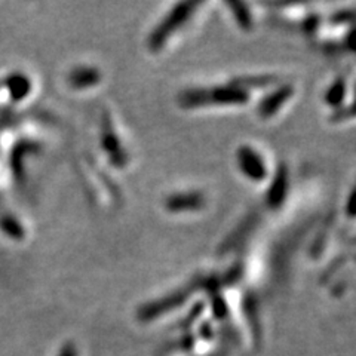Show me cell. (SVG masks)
I'll list each match as a JSON object with an SVG mask.
<instances>
[{"label":"cell","mask_w":356,"mask_h":356,"mask_svg":"<svg viewBox=\"0 0 356 356\" xmlns=\"http://www.w3.org/2000/svg\"><path fill=\"white\" fill-rule=\"evenodd\" d=\"M103 79V74L97 67H88L79 65L73 69L69 76H67V82L74 89H86L98 85Z\"/></svg>","instance_id":"obj_9"},{"label":"cell","mask_w":356,"mask_h":356,"mask_svg":"<svg viewBox=\"0 0 356 356\" xmlns=\"http://www.w3.org/2000/svg\"><path fill=\"white\" fill-rule=\"evenodd\" d=\"M236 162L242 174L252 181H263L267 178V166L263 156L250 146H241L236 152Z\"/></svg>","instance_id":"obj_5"},{"label":"cell","mask_w":356,"mask_h":356,"mask_svg":"<svg viewBox=\"0 0 356 356\" xmlns=\"http://www.w3.org/2000/svg\"><path fill=\"white\" fill-rule=\"evenodd\" d=\"M330 21L334 24H346V22H353V10H337L330 17Z\"/></svg>","instance_id":"obj_16"},{"label":"cell","mask_w":356,"mask_h":356,"mask_svg":"<svg viewBox=\"0 0 356 356\" xmlns=\"http://www.w3.org/2000/svg\"><path fill=\"white\" fill-rule=\"evenodd\" d=\"M319 26H321V18L318 15H310L303 22V29L306 33H309V35L310 33H315Z\"/></svg>","instance_id":"obj_17"},{"label":"cell","mask_w":356,"mask_h":356,"mask_svg":"<svg viewBox=\"0 0 356 356\" xmlns=\"http://www.w3.org/2000/svg\"><path fill=\"white\" fill-rule=\"evenodd\" d=\"M199 2H181L177 3L168 15H165L156 29L152 30L150 36L147 39V47L152 52H159L163 44L168 42V39L174 33L184 26V22L193 15Z\"/></svg>","instance_id":"obj_2"},{"label":"cell","mask_w":356,"mask_h":356,"mask_svg":"<svg viewBox=\"0 0 356 356\" xmlns=\"http://www.w3.org/2000/svg\"><path fill=\"white\" fill-rule=\"evenodd\" d=\"M280 82V76L276 74H250V76H236L229 82L230 86H235L239 89H260V88H267V86H273Z\"/></svg>","instance_id":"obj_10"},{"label":"cell","mask_w":356,"mask_h":356,"mask_svg":"<svg viewBox=\"0 0 356 356\" xmlns=\"http://www.w3.org/2000/svg\"><path fill=\"white\" fill-rule=\"evenodd\" d=\"M205 195L200 192H183L174 193L165 199V208L170 213H186V211H197L205 207Z\"/></svg>","instance_id":"obj_8"},{"label":"cell","mask_w":356,"mask_h":356,"mask_svg":"<svg viewBox=\"0 0 356 356\" xmlns=\"http://www.w3.org/2000/svg\"><path fill=\"white\" fill-rule=\"evenodd\" d=\"M293 94H294V86L291 83H282L277 88H275L269 95H266L259 103L257 106L259 116L263 119H267L276 115L288 99L293 97Z\"/></svg>","instance_id":"obj_6"},{"label":"cell","mask_w":356,"mask_h":356,"mask_svg":"<svg viewBox=\"0 0 356 356\" xmlns=\"http://www.w3.org/2000/svg\"><path fill=\"white\" fill-rule=\"evenodd\" d=\"M102 147L107 153L110 162L113 163L116 168H125L129 161L128 153L122 147L120 140L108 115H104L102 119Z\"/></svg>","instance_id":"obj_4"},{"label":"cell","mask_w":356,"mask_h":356,"mask_svg":"<svg viewBox=\"0 0 356 356\" xmlns=\"http://www.w3.org/2000/svg\"><path fill=\"white\" fill-rule=\"evenodd\" d=\"M346 91H348V83H346V77H337L336 81H334L330 88L327 89L325 92V103L332 107V108H337L341 106L343 99L346 98Z\"/></svg>","instance_id":"obj_11"},{"label":"cell","mask_w":356,"mask_h":356,"mask_svg":"<svg viewBox=\"0 0 356 356\" xmlns=\"http://www.w3.org/2000/svg\"><path fill=\"white\" fill-rule=\"evenodd\" d=\"M227 6L230 8L233 17H235L238 26L242 30H245V31L252 30L254 21H252L251 10L248 9L247 5H245L243 2H227Z\"/></svg>","instance_id":"obj_13"},{"label":"cell","mask_w":356,"mask_h":356,"mask_svg":"<svg viewBox=\"0 0 356 356\" xmlns=\"http://www.w3.org/2000/svg\"><path fill=\"white\" fill-rule=\"evenodd\" d=\"M289 188V174L286 165L281 163L273 175V180L266 195V204L272 209H280L288 196Z\"/></svg>","instance_id":"obj_7"},{"label":"cell","mask_w":356,"mask_h":356,"mask_svg":"<svg viewBox=\"0 0 356 356\" xmlns=\"http://www.w3.org/2000/svg\"><path fill=\"white\" fill-rule=\"evenodd\" d=\"M353 118V106H340L334 108L332 115L330 116L331 122H340V120H348Z\"/></svg>","instance_id":"obj_15"},{"label":"cell","mask_w":356,"mask_h":356,"mask_svg":"<svg viewBox=\"0 0 356 356\" xmlns=\"http://www.w3.org/2000/svg\"><path fill=\"white\" fill-rule=\"evenodd\" d=\"M353 199H355V193L352 192L350 197H349V204H348V216L349 217H353Z\"/></svg>","instance_id":"obj_18"},{"label":"cell","mask_w":356,"mask_h":356,"mask_svg":"<svg viewBox=\"0 0 356 356\" xmlns=\"http://www.w3.org/2000/svg\"><path fill=\"white\" fill-rule=\"evenodd\" d=\"M245 273V264L242 263V260L236 261L233 264L230 269L226 272V275L220 280V285L221 286H232L233 284L239 282Z\"/></svg>","instance_id":"obj_14"},{"label":"cell","mask_w":356,"mask_h":356,"mask_svg":"<svg viewBox=\"0 0 356 356\" xmlns=\"http://www.w3.org/2000/svg\"><path fill=\"white\" fill-rule=\"evenodd\" d=\"M202 284H204V277H196V280L192 284L186 285L181 289H177V291H174L170 296H166L162 300H158V302H153L147 306H144L140 310V316L144 318V319H149V318H153V316H158L161 314H165V312L171 310L172 307L184 303L188 296L195 293L196 289L202 288Z\"/></svg>","instance_id":"obj_3"},{"label":"cell","mask_w":356,"mask_h":356,"mask_svg":"<svg viewBox=\"0 0 356 356\" xmlns=\"http://www.w3.org/2000/svg\"><path fill=\"white\" fill-rule=\"evenodd\" d=\"M255 222H257V216L251 214V216H250L247 220H245V221L242 222V225L227 238V241L225 242V245H222V247H221L222 252L232 251L233 248L236 247L238 243H241V242L245 239V236H247V233L251 232V230L255 227Z\"/></svg>","instance_id":"obj_12"},{"label":"cell","mask_w":356,"mask_h":356,"mask_svg":"<svg viewBox=\"0 0 356 356\" xmlns=\"http://www.w3.org/2000/svg\"><path fill=\"white\" fill-rule=\"evenodd\" d=\"M177 102L183 108H199L211 104L233 106L248 103L250 94L248 91L230 85L214 88H188L178 94Z\"/></svg>","instance_id":"obj_1"}]
</instances>
